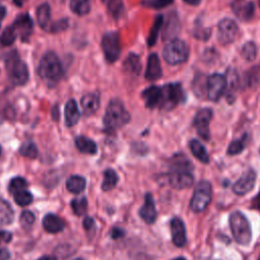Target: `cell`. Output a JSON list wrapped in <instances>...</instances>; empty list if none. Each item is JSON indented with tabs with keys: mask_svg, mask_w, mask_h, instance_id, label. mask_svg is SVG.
<instances>
[{
	"mask_svg": "<svg viewBox=\"0 0 260 260\" xmlns=\"http://www.w3.org/2000/svg\"><path fill=\"white\" fill-rule=\"evenodd\" d=\"M212 198V186L208 181H200L194 189L190 201V208L194 212H202L206 209Z\"/></svg>",
	"mask_w": 260,
	"mask_h": 260,
	"instance_id": "6",
	"label": "cell"
},
{
	"mask_svg": "<svg viewBox=\"0 0 260 260\" xmlns=\"http://www.w3.org/2000/svg\"><path fill=\"white\" fill-rule=\"evenodd\" d=\"M248 142H249V135L248 134H244L241 138L232 141L230 143L229 147H228V150H227L228 155L236 156V155L241 154L242 151L246 148Z\"/></svg>",
	"mask_w": 260,
	"mask_h": 260,
	"instance_id": "31",
	"label": "cell"
},
{
	"mask_svg": "<svg viewBox=\"0 0 260 260\" xmlns=\"http://www.w3.org/2000/svg\"><path fill=\"white\" fill-rule=\"evenodd\" d=\"M38 260H57V258L53 255H44L40 257Z\"/></svg>",
	"mask_w": 260,
	"mask_h": 260,
	"instance_id": "54",
	"label": "cell"
},
{
	"mask_svg": "<svg viewBox=\"0 0 260 260\" xmlns=\"http://www.w3.org/2000/svg\"><path fill=\"white\" fill-rule=\"evenodd\" d=\"M10 252L7 248H0V260H9Z\"/></svg>",
	"mask_w": 260,
	"mask_h": 260,
	"instance_id": "51",
	"label": "cell"
},
{
	"mask_svg": "<svg viewBox=\"0 0 260 260\" xmlns=\"http://www.w3.org/2000/svg\"><path fill=\"white\" fill-rule=\"evenodd\" d=\"M242 57L247 61H254L257 56V47L254 42H247L241 49Z\"/></svg>",
	"mask_w": 260,
	"mask_h": 260,
	"instance_id": "40",
	"label": "cell"
},
{
	"mask_svg": "<svg viewBox=\"0 0 260 260\" xmlns=\"http://www.w3.org/2000/svg\"><path fill=\"white\" fill-rule=\"evenodd\" d=\"M258 260H260V256H259V258H258Z\"/></svg>",
	"mask_w": 260,
	"mask_h": 260,
	"instance_id": "61",
	"label": "cell"
},
{
	"mask_svg": "<svg viewBox=\"0 0 260 260\" xmlns=\"http://www.w3.org/2000/svg\"><path fill=\"white\" fill-rule=\"evenodd\" d=\"M168 183L175 189H186L193 185L194 177L191 172L179 171V172H171L167 176Z\"/></svg>",
	"mask_w": 260,
	"mask_h": 260,
	"instance_id": "13",
	"label": "cell"
},
{
	"mask_svg": "<svg viewBox=\"0 0 260 260\" xmlns=\"http://www.w3.org/2000/svg\"><path fill=\"white\" fill-rule=\"evenodd\" d=\"M140 218L148 225L154 224L157 220L158 212L156 208L155 199L150 193H146L144 196V203L139 209Z\"/></svg>",
	"mask_w": 260,
	"mask_h": 260,
	"instance_id": "16",
	"label": "cell"
},
{
	"mask_svg": "<svg viewBox=\"0 0 260 260\" xmlns=\"http://www.w3.org/2000/svg\"><path fill=\"white\" fill-rule=\"evenodd\" d=\"M184 92L180 83H169L162 86L160 109L172 110L183 101Z\"/></svg>",
	"mask_w": 260,
	"mask_h": 260,
	"instance_id": "7",
	"label": "cell"
},
{
	"mask_svg": "<svg viewBox=\"0 0 260 260\" xmlns=\"http://www.w3.org/2000/svg\"><path fill=\"white\" fill-rule=\"evenodd\" d=\"M102 49L105 55L106 60L109 63H114L120 57L121 45H120V37L117 32H109L103 36Z\"/></svg>",
	"mask_w": 260,
	"mask_h": 260,
	"instance_id": "8",
	"label": "cell"
},
{
	"mask_svg": "<svg viewBox=\"0 0 260 260\" xmlns=\"http://www.w3.org/2000/svg\"><path fill=\"white\" fill-rule=\"evenodd\" d=\"M51 7L48 3H43L37 8V20L43 30H48L50 27Z\"/></svg>",
	"mask_w": 260,
	"mask_h": 260,
	"instance_id": "25",
	"label": "cell"
},
{
	"mask_svg": "<svg viewBox=\"0 0 260 260\" xmlns=\"http://www.w3.org/2000/svg\"><path fill=\"white\" fill-rule=\"evenodd\" d=\"M74 260H84V259H82V258H77V259H74Z\"/></svg>",
	"mask_w": 260,
	"mask_h": 260,
	"instance_id": "59",
	"label": "cell"
},
{
	"mask_svg": "<svg viewBox=\"0 0 260 260\" xmlns=\"http://www.w3.org/2000/svg\"><path fill=\"white\" fill-rule=\"evenodd\" d=\"M5 68L10 82L14 85H25L29 80L27 64L20 59L16 51L9 52L5 57Z\"/></svg>",
	"mask_w": 260,
	"mask_h": 260,
	"instance_id": "3",
	"label": "cell"
},
{
	"mask_svg": "<svg viewBox=\"0 0 260 260\" xmlns=\"http://www.w3.org/2000/svg\"><path fill=\"white\" fill-rule=\"evenodd\" d=\"M129 121L130 114L121 101L112 100L108 104L104 116V126L108 130L115 131V130L126 125Z\"/></svg>",
	"mask_w": 260,
	"mask_h": 260,
	"instance_id": "2",
	"label": "cell"
},
{
	"mask_svg": "<svg viewBox=\"0 0 260 260\" xmlns=\"http://www.w3.org/2000/svg\"><path fill=\"white\" fill-rule=\"evenodd\" d=\"M27 187H28V182H27V180L25 178H23V177H14L9 182L8 190L13 195L16 192L27 190Z\"/></svg>",
	"mask_w": 260,
	"mask_h": 260,
	"instance_id": "41",
	"label": "cell"
},
{
	"mask_svg": "<svg viewBox=\"0 0 260 260\" xmlns=\"http://www.w3.org/2000/svg\"><path fill=\"white\" fill-rule=\"evenodd\" d=\"M251 207L254 209H258L260 210V191L258 192V194L256 196L252 199L251 201Z\"/></svg>",
	"mask_w": 260,
	"mask_h": 260,
	"instance_id": "50",
	"label": "cell"
},
{
	"mask_svg": "<svg viewBox=\"0 0 260 260\" xmlns=\"http://www.w3.org/2000/svg\"><path fill=\"white\" fill-rule=\"evenodd\" d=\"M75 146L80 153L86 155H96L98 151L97 143L85 136H78L75 139Z\"/></svg>",
	"mask_w": 260,
	"mask_h": 260,
	"instance_id": "27",
	"label": "cell"
},
{
	"mask_svg": "<svg viewBox=\"0 0 260 260\" xmlns=\"http://www.w3.org/2000/svg\"><path fill=\"white\" fill-rule=\"evenodd\" d=\"M174 0H143L141 4L148 8L162 9L173 3Z\"/></svg>",
	"mask_w": 260,
	"mask_h": 260,
	"instance_id": "42",
	"label": "cell"
},
{
	"mask_svg": "<svg viewBox=\"0 0 260 260\" xmlns=\"http://www.w3.org/2000/svg\"><path fill=\"white\" fill-rule=\"evenodd\" d=\"M183 1L189 5H198L200 2H201V0H183Z\"/></svg>",
	"mask_w": 260,
	"mask_h": 260,
	"instance_id": "53",
	"label": "cell"
},
{
	"mask_svg": "<svg viewBox=\"0 0 260 260\" xmlns=\"http://www.w3.org/2000/svg\"><path fill=\"white\" fill-rule=\"evenodd\" d=\"M123 69L126 73L137 76L141 71V63L138 55L134 53H129L123 62Z\"/></svg>",
	"mask_w": 260,
	"mask_h": 260,
	"instance_id": "23",
	"label": "cell"
},
{
	"mask_svg": "<svg viewBox=\"0 0 260 260\" xmlns=\"http://www.w3.org/2000/svg\"><path fill=\"white\" fill-rule=\"evenodd\" d=\"M173 260H186L184 257H177L175 259H173Z\"/></svg>",
	"mask_w": 260,
	"mask_h": 260,
	"instance_id": "57",
	"label": "cell"
},
{
	"mask_svg": "<svg viewBox=\"0 0 260 260\" xmlns=\"http://www.w3.org/2000/svg\"><path fill=\"white\" fill-rule=\"evenodd\" d=\"M14 211L10 203L4 198L0 197V226H8L12 224Z\"/></svg>",
	"mask_w": 260,
	"mask_h": 260,
	"instance_id": "24",
	"label": "cell"
},
{
	"mask_svg": "<svg viewBox=\"0 0 260 260\" xmlns=\"http://www.w3.org/2000/svg\"><path fill=\"white\" fill-rule=\"evenodd\" d=\"M70 206L75 215H78V216L83 215L86 209H88V199H86L85 196L76 197L71 200Z\"/></svg>",
	"mask_w": 260,
	"mask_h": 260,
	"instance_id": "36",
	"label": "cell"
},
{
	"mask_svg": "<svg viewBox=\"0 0 260 260\" xmlns=\"http://www.w3.org/2000/svg\"><path fill=\"white\" fill-rule=\"evenodd\" d=\"M238 34V26L231 18L222 19L218 25V40L223 45L234 42Z\"/></svg>",
	"mask_w": 260,
	"mask_h": 260,
	"instance_id": "11",
	"label": "cell"
},
{
	"mask_svg": "<svg viewBox=\"0 0 260 260\" xmlns=\"http://www.w3.org/2000/svg\"><path fill=\"white\" fill-rule=\"evenodd\" d=\"M70 9L73 13L77 15H85L91 10L90 0H70Z\"/></svg>",
	"mask_w": 260,
	"mask_h": 260,
	"instance_id": "33",
	"label": "cell"
},
{
	"mask_svg": "<svg viewBox=\"0 0 260 260\" xmlns=\"http://www.w3.org/2000/svg\"><path fill=\"white\" fill-rule=\"evenodd\" d=\"M80 105L82 108V113L85 116L94 115L100 108V97L98 94L90 93L81 98Z\"/></svg>",
	"mask_w": 260,
	"mask_h": 260,
	"instance_id": "21",
	"label": "cell"
},
{
	"mask_svg": "<svg viewBox=\"0 0 260 260\" xmlns=\"http://www.w3.org/2000/svg\"><path fill=\"white\" fill-rule=\"evenodd\" d=\"M28 1V0H13V2H14V4L16 5V6H18V7H20V6H23L26 2Z\"/></svg>",
	"mask_w": 260,
	"mask_h": 260,
	"instance_id": "55",
	"label": "cell"
},
{
	"mask_svg": "<svg viewBox=\"0 0 260 260\" xmlns=\"http://www.w3.org/2000/svg\"><path fill=\"white\" fill-rule=\"evenodd\" d=\"M212 110L209 109V108H203V109H200L196 115L194 117V127L196 128V131L198 135L208 141L210 138V132H209V123L212 118Z\"/></svg>",
	"mask_w": 260,
	"mask_h": 260,
	"instance_id": "10",
	"label": "cell"
},
{
	"mask_svg": "<svg viewBox=\"0 0 260 260\" xmlns=\"http://www.w3.org/2000/svg\"><path fill=\"white\" fill-rule=\"evenodd\" d=\"M232 8L237 17L242 21H249L254 16L255 5L249 0H235L232 3Z\"/></svg>",
	"mask_w": 260,
	"mask_h": 260,
	"instance_id": "15",
	"label": "cell"
},
{
	"mask_svg": "<svg viewBox=\"0 0 260 260\" xmlns=\"http://www.w3.org/2000/svg\"><path fill=\"white\" fill-rule=\"evenodd\" d=\"M125 232L121 228H113L111 231V237L113 239H120V238L124 237Z\"/></svg>",
	"mask_w": 260,
	"mask_h": 260,
	"instance_id": "49",
	"label": "cell"
},
{
	"mask_svg": "<svg viewBox=\"0 0 260 260\" xmlns=\"http://www.w3.org/2000/svg\"><path fill=\"white\" fill-rule=\"evenodd\" d=\"M179 30H180L179 18L176 13H172L167 21V26L164 32V39L174 38L178 34Z\"/></svg>",
	"mask_w": 260,
	"mask_h": 260,
	"instance_id": "30",
	"label": "cell"
},
{
	"mask_svg": "<svg viewBox=\"0 0 260 260\" xmlns=\"http://www.w3.org/2000/svg\"><path fill=\"white\" fill-rule=\"evenodd\" d=\"M19 154L29 159H36L38 157L37 145L33 141H26L19 147Z\"/></svg>",
	"mask_w": 260,
	"mask_h": 260,
	"instance_id": "39",
	"label": "cell"
},
{
	"mask_svg": "<svg viewBox=\"0 0 260 260\" xmlns=\"http://www.w3.org/2000/svg\"><path fill=\"white\" fill-rule=\"evenodd\" d=\"M163 57L170 65L184 63L189 57V46L180 39H172L163 50Z\"/></svg>",
	"mask_w": 260,
	"mask_h": 260,
	"instance_id": "5",
	"label": "cell"
},
{
	"mask_svg": "<svg viewBox=\"0 0 260 260\" xmlns=\"http://www.w3.org/2000/svg\"><path fill=\"white\" fill-rule=\"evenodd\" d=\"M11 239H12V234L10 232L5 231V230L0 231V240H1L2 242L8 243L11 241Z\"/></svg>",
	"mask_w": 260,
	"mask_h": 260,
	"instance_id": "48",
	"label": "cell"
},
{
	"mask_svg": "<svg viewBox=\"0 0 260 260\" xmlns=\"http://www.w3.org/2000/svg\"><path fill=\"white\" fill-rule=\"evenodd\" d=\"M67 28H68V20L66 18H63V19L56 20L55 23L51 24L47 31H49L50 33H59L61 31L66 30Z\"/></svg>",
	"mask_w": 260,
	"mask_h": 260,
	"instance_id": "43",
	"label": "cell"
},
{
	"mask_svg": "<svg viewBox=\"0 0 260 260\" xmlns=\"http://www.w3.org/2000/svg\"><path fill=\"white\" fill-rule=\"evenodd\" d=\"M35 214L30 210H24L20 214V223L24 227H31L35 223Z\"/></svg>",
	"mask_w": 260,
	"mask_h": 260,
	"instance_id": "44",
	"label": "cell"
},
{
	"mask_svg": "<svg viewBox=\"0 0 260 260\" xmlns=\"http://www.w3.org/2000/svg\"><path fill=\"white\" fill-rule=\"evenodd\" d=\"M118 183V175L113 169H107L104 172V180L102 183L103 191H110L115 188Z\"/></svg>",
	"mask_w": 260,
	"mask_h": 260,
	"instance_id": "32",
	"label": "cell"
},
{
	"mask_svg": "<svg viewBox=\"0 0 260 260\" xmlns=\"http://www.w3.org/2000/svg\"><path fill=\"white\" fill-rule=\"evenodd\" d=\"M12 27L14 28L17 34V37L19 36L21 41L27 42L29 41L32 35L34 24H33V20L29 13H23V14H19L15 18Z\"/></svg>",
	"mask_w": 260,
	"mask_h": 260,
	"instance_id": "12",
	"label": "cell"
},
{
	"mask_svg": "<svg viewBox=\"0 0 260 260\" xmlns=\"http://www.w3.org/2000/svg\"><path fill=\"white\" fill-rule=\"evenodd\" d=\"M259 153H260V149H259Z\"/></svg>",
	"mask_w": 260,
	"mask_h": 260,
	"instance_id": "62",
	"label": "cell"
},
{
	"mask_svg": "<svg viewBox=\"0 0 260 260\" xmlns=\"http://www.w3.org/2000/svg\"><path fill=\"white\" fill-rule=\"evenodd\" d=\"M80 117V113L78 110L77 104L74 100H69L64 108V118L65 124L67 127H73L78 123Z\"/></svg>",
	"mask_w": 260,
	"mask_h": 260,
	"instance_id": "22",
	"label": "cell"
},
{
	"mask_svg": "<svg viewBox=\"0 0 260 260\" xmlns=\"http://www.w3.org/2000/svg\"><path fill=\"white\" fill-rule=\"evenodd\" d=\"M171 169L172 172H179V171H187L191 172L193 167L191 162L184 155H176L171 160Z\"/></svg>",
	"mask_w": 260,
	"mask_h": 260,
	"instance_id": "29",
	"label": "cell"
},
{
	"mask_svg": "<svg viewBox=\"0 0 260 260\" xmlns=\"http://www.w3.org/2000/svg\"><path fill=\"white\" fill-rule=\"evenodd\" d=\"M189 148L192 155L196 158L199 162L203 164H207L209 162V156L206 151L204 145L197 139H192L189 142Z\"/></svg>",
	"mask_w": 260,
	"mask_h": 260,
	"instance_id": "26",
	"label": "cell"
},
{
	"mask_svg": "<svg viewBox=\"0 0 260 260\" xmlns=\"http://www.w3.org/2000/svg\"><path fill=\"white\" fill-rule=\"evenodd\" d=\"M163 23H164V17L163 15H158L155 19V23L153 25V28H151L149 35H148V39H147V44L149 47L154 46L156 44V42L158 40L159 37V33L163 27Z\"/></svg>",
	"mask_w": 260,
	"mask_h": 260,
	"instance_id": "35",
	"label": "cell"
},
{
	"mask_svg": "<svg viewBox=\"0 0 260 260\" xmlns=\"http://www.w3.org/2000/svg\"><path fill=\"white\" fill-rule=\"evenodd\" d=\"M62 64L56 53L48 52L42 57L38 66V74L47 84H57L62 77Z\"/></svg>",
	"mask_w": 260,
	"mask_h": 260,
	"instance_id": "1",
	"label": "cell"
},
{
	"mask_svg": "<svg viewBox=\"0 0 260 260\" xmlns=\"http://www.w3.org/2000/svg\"><path fill=\"white\" fill-rule=\"evenodd\" d=\"M1 153H2V148H1V145H0V155H1Z\"/></svg>",
	"mask_w": 260,
	"mask_h": 260,
	"instance_id": "58",
	"label": "cell"
},
{
	"mask_svg": "<svg viewBox=\"0 0 260 260\" xmlns=\"http://www.w3.org/2000/svg\"><path fill=\"white\" fill-rule=\"evenodd\" d=\"M230 228L238 244L249 245L252 240V230L249 221L242 212L236 210L230 214Z\"/></svg>",
	"mask_w": 260,
	"mask_h": 260,
	"instance_id": "4",
	"label": "cell"
},
{
	"mask_svg": "<svg viewBox=\"0 0 260 260\" xmlns=\"http://www.w3.org/2000/svg\"><path fill=\"white\" fill-rule=\"evenodd\" d=\"M193 36L200 41H206L210 36V30L208 28L196 27L193 31Z\"/></svg>",
	"mask_w": 260,
	"mask_h": 260,
	"instance_id": "46",
	"label": "cell"
},
{
	"mask_svg": "<svg viewBox=\"0 0 260 260\" xmlns=\"http://www.w3.org/2000/svg\"><path fill=\"white\" fill-rule=\"evenodd\" d=\"M258 2H259V6H260V0H258Z\"/></svg>",
	"mask_w": 260,
	"mask_h": 260,
	"instance_id": "60",
	"label": "cell"
},
{
	"mask_svg": "<svg viewBox=\"0 0 260 260\" xmlns=\"http://www.w3.org/2000/svg\"><path fill=\"white\" fill-rule=\"evenodd\" d=\"M6 15V8L2 5H0V27H1V21Z\"/></svg>",
	"mask_w": 260,
	"mask_h": 260,
	"instance_id": "52",
	"label": "cell"
},
{
	"mask_svg": "<svg viewBox=\"0 0 260 260\" xmlns=\"http://www.w3.org/2000/svg\"><path fill=\"white\" fill-rule=\"evenodd\" d=\"M17 38V34L14 30V28L11 26H8L0 36V44L2 46H10L15 42Z\"/></svg>",
	"mask_w": 260,
	"mask_h": 260,
	"instance_id": "37",
	"label": "cell"
},
{
	"mask_svg": "<svg viewBox=\"0 0 260 260\" xmlns=\"http://www.w3.org/2000/svg\"><path fill=\"white\" fill-rule=\"evenodd\" d=\"M258 68L259 67L251 68V70L246 74V82L248 86H252L258 82L260 77V70Z\"/></svg>",
	"mask_w": 260,
	"mask_h": 260,
	"instance_id": "45",
	"label": "cell"
},
{
	"mask_svg": "<svg viewBox=\"0 0 260 260\" xmlns=\"http://www.w3.org/2000/svg\"><path fill=\"white\" fill-rule=\"evenodd\" d=\"M255 183H256V173L253 169H249L240 177V179L234 184L233 191L237 195L243 196V195H246L254 188Z\"/></svg>",
	"mask_w": 260,
	"mask_h": 260,
	"instance_id": "14",
	"label": "cell"
},
{
	"mask_svg": "<svg viewBox=\"0 0 260 260\" xmlns=\"http://www.w3.org/2000/svg\"><path fill=\"white\" fill-rule=\"evenodd\" d=\"M108 11L115 18L119 19L124 14V3L123 0H107L105 2Z\"/></svg>",
	"mask_w": 260,
	"mask_h": 260,
	"instance_id": "34",
	"label": "cell"
},
{
	"mask_svg": "<svg viewBox=\"0 0 260 260\" xmlns=\"http://www.w3.org/2000/svg\"><path fill=\"white\" fill-rule=\"evenodd\" d=\"M52 115H53V118H54L55 120L58 119V108H57V107L54 108V110L52 111Z\"/></svg>",
	"mask_w": 260,
	"mask_h": 260,
	"instance_id": "56",
	"label": "cell"
},
{
	"mask_svg": "<svg viewBox=\"0 0 260 260\" xmlns=\"http://www.w3.org/2000/svg\"><path fill=\"white\" fill-rule=\"evenodd\" d=\"M227 90V79L224 75L219 73L211 74L207 78L206 95L212 102H218Z\"/></svg>",
	"mask_w": 260,
	"mask_h": 260,
	"instance_id": "9",
	"label": "cell"
},
{
	"mask_svg": "<svg viewBox=\"0 0 260 260\" xmlns=\"http://www.w3.org/2000/svg\"><path fill=\"white\" fill-rule=\"evenodd\" d=\"M162 96V88L156 85H151L141 93V97L145 102V106L149 109H155L160 107Z\"/></svg>",
	"mask_w": 260,
	"mask_h": 260,
	"instance_id": "19",
	"label": "cell"
},
{
	"mask_svg": "<svg viewBox=\"0 0 260 260\" xmlns=\"http://www.w3.org/2000/svg\"><path fill=\"white\" fill-rule=\"evenodd\" d=\"M82 226H83L84 231L88 234H91V233L94 234L95 233L96 223H95V220L93 218H91V216H86V218H84V220L82 222Z\"/></svg>",
	"mask_w": 260,
	"mask_h": 260,
	"instance_id": "47",
	"label": "cell"
},
{
	"mask_svg": "<svg viewBox=\"0 0 260 260\" xmlns=\"http://www.w3.org/2000/svg\"><path fill=\"white\" fill-rule=\"evenodd\" d=\"M86 186V180L82 176L73 175L66 181V188L72 194H80L84 191Z\"/></svg>",
	"mask_w": 260,
	"mask_h": 260,
	"instance_id": "28",
	"label": "cell"
},
{
	"mask_svg": "<svg viewBox=\"0 0 260 260\" xmlns=\"http://www.w3.org/2000/svg\"><path fill=\"white\" fill-rule=\"evenodd\" d=\"M43 228L49 234H58L65 228V222L54 213H47L42 222Z\"/></svg>",
	"mask_w": 260,
	"mask_h": 260,
	"instance_id": "20",
	"label": "cell"
},
{
	"mask_svg": "<svg viewBox=\"0 0 260 260\" xmlns=\"http://www.w3.org/2000/svg\"><path fill=\"white\" fill-rule=\"evenodd\" d=\"M13 199L14 202L19 205V206H27L29 204H31L34 200L33 195L30 191L28 190H23V191H19L13 194Z\"/></svg>",
	"mask_w": 260,
	"mask_h": 260,
	"instance_id": "38",
	"label": "cell"
},
{
	"mask_svg": "<svg viewBox=\"0 0 260 260\" xmlns=\"http://www.w3.org/2000/svg\"><path fill=\"white\" fill-rule=\"evenodd\" d=\"M172 241L177 247H184L187 243L186 228L183 221L179 218H174L171 221Z\"/></svg>",
	"mask_w": 260,
	"mask_h": 260,
	"instance_id": "17",
	"label": "cell"
},
{
	"mask_svg": "<svg viewBox=\"0 0 260 260\" xmlns=\"http://www.w3.org/2000/svg\"><path fill=\"white\" fill-rule=\"evenodd\" d=\"M163 71L161 61L156 53H151L147 58V65L145 70V78L149 81H155L162 77Z\"/></svg>",
	"mask_w": 260,
	"mask_h": 260,
	"instance_id": "18",
	"label": "cell"
}]
</instances>
